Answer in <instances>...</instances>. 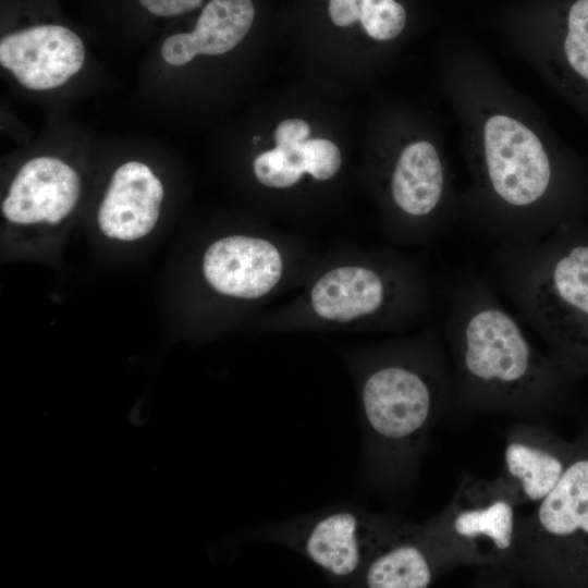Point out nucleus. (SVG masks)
Here are the masks:
<instances>
[{
	"mask_svg": "<svg viewBox=\"0 0 588 588\" xmlns=\"http://www.w3.org/2000/svg\"><path fill=\"white\" fill-rule=\"evenodd\" d=\"M446 338L464 392L480 401L538 402L574 377L532 344L492 287L473 274L450 282Z\"/></svg>",
	"mask_w": 588,
	"mask_h": 588,
	"instance_id": "nucleus-1",
	"label": "nucleus"
},
{
	"mask_svg": "<svg viewBox=\"0 0 588 588\" xmlns=\"http://www.w3.org/2000/svg\"><path fill=\"white\" fill-rule=\"evenodd\" d=\"M491 274L551 355L574 377L588 375V228L499 244Z\"/></svg>",
	"mask_w": 588,
	"mask_h": 588,
	"instance_id": "nucleus-2",
	"label": "nucleus"
},
{
	"mask_svg": "<svg viewBox=\"0 0 588 588\" xmlns=\"http://www.w3.org/2000/svg\"><path fill=\"white\" fill-rule=\"evenodd\" d=\"M440 378L407 360H388L365 377L360 393L364 461L371 476L397 474L415 456L434 415Z\"/></svg>",
	"mask_w": 588,
	"mask_h": 588,
	"instance_id": "nucleus-3",
	"label": "nucleus"
},
{
	"mask_svg": "<svg viewBox=\"0 0 588 588\" xmlns=\"http://www.w3.org/2000/svg\"><path fill=\"white\" fill-rule=\"evenodd\" d=\"M395 523L354 505H333L267 525L250 537L298 552L338 586L355 587Z\"/></svg>",
	"mask_w": 588,
	"mask_h": 588,
	"instance_id": "nucleus-4",
	"label": "nucleus"
},
{
	"mask_svg": "<svg viewBox=\"0 0 588 588\" xmlns=\"http://www.w3.org/2000/svg\"><path fill=\"white\" fill-rule=\"evenodd\" d=\"M514 498L497 478H464L448 506L422 526L456 564H497L515 546Z\"/></svg>",
	"mask_w": 588,
	"mask_h": 588,
	"instance_id": "nucleus-5",
	"label": "nucleus"
},
{
	"mask_svg": "<svg viewBox=\"0 0 588 588\" xmlns=\"http://www.w3.org/2000/svg\"><path fill=\"white\" fill-rule=\"evenodd\" d=\"M483 146L489 185L495 197L512 209L501 244L525 243V210L540 206L550 189L553 175L550 159L528 127L501 114L487 121Z\"/></svg>",
	"mask_w": 588,
	"mask_h": 588,
	"instance_id": "nucleus-6",
	"label": "nucleus"
},
{
	"mask_svg": "<svg viewBox=\"0 0 588 588\" xmlns=\"http://www.w3.org/2000/svg\"><path fill=\"white\" fill-rule=\"evenodd\" d=\"M531 542L540 562L572 584H588V455L573 458L536 510Z\"/></svg>",
	"mask_w": 588,
	"mask_h": 588,
	"instance_id": "nucleus-7",
	"label": "nucleus"
},
{
	"mask_svg": "<svg viewBox=\"0 0 588 588\" xmlns=\"http://www.w3.org/2000/svg\"><path fill=\"white\" fill-rule=\"evenodd\" d=\"M85 47L72 29L59 24H38L5 35L0 41V64L30 90L64 85L79 72Z\"/></svg>",
	"mask_w": 588,
	"mask_h": 588,
	"instance_id": "nucleus-8",
	"label": "nucleus"
},
{
	"mask_svg": "<svg viewBox=\"0 0 588 588\" xmlns=\"http://www.w3.org/2000/svg\"><path fill=\"white\" fill-rule=\"evenodd\" d=\"M454 564L422 524H395L367 562L355 587L425 588Z\"/></svg>",
	"mask_w": 588,
	"mask_h": 588,
	"instance_id": "nucleus-9",
	"label": "nucleus"
},
{
	"mask_svg": "<svg viewBox=\"0 0 588 588\" xmlns=\"http://www.w3.org/2000/svg\"><path fill=\"white\" fill-rule=\"evenodd\" d=\"M79 194L81 179L69 163L57 157L39 156L19 170L1 210L15 224H56L71 213Z\"/></svg>",
	"mask_w": 588,
	"mask_h": 588,
	"instance_id": "nucleus-10",
	"label": "nucleus"
},
{
	"mask_svg": "<svg viewBox=\"0 0 588 588\" xmlns=\"http://www.w3.org/2000/svg\"><path fill=\"white\" fill-rule=\"evenodd\" d=\"M282 258L270 242L232 235L213 242L206 250L203 271L217 292L244 299L269 293L282 275Z\"/></svg>",
	"mask_w": 588,
	"mask_h": 588,
	"instance_id": "nucleus-11",
	"label": "nucleus"
},
{
	"mask_svg": "<svg viewBox=\"0 0 588 588\" xmlns=\"http://www.w3.org/2000/svg\"><path fill=\"white\" fill-rule=\"evenodd\" d=\"M161 181L145 163L127 161L112 174L99 205L97 222L110 238L131 242L156 226L163 200Z\"/></svg>",
	"mask_w": 588,
	"mask_h": 588,
	"instance_id": "nucleus-12",
	"label": "nucleus"
},
{
	"mask_svg": "<svg viewBox=\"0 0 588 588\" xmlns=\"http://www.w3.org/2000/svg\"><path fill=\"white\" fill-rule=\"evenodd\" d=\"M254 15L252 0H211L191 33H176L164 39L161 57L168 64L179 66L197 54H223L246 36Z\"/></svg>",
	"mask_w": 588,
	"mask_h": 588,
	"instance_id": "nucleus-13",
	"label": "nucleus"
},
{
	"mask_svg": "<svg viewBox=\"0 0 588 588\" xmlns=\"http://www.w3.org/2000/svg\"><path fill=\"white\" fill-rule=\"evenodd\" d=\"M383 275L366 267H340L314 285L311 306L321 318L351 321L379 311L389 298Z\"/></svg>",
	"mask_w": 588,
	"mask_h": 588,
	"instance_id": "nucleus-14",
	"label": "nucleus"
},
{
	"mask_svg": "<svg viewBox=\"0 0 588 588\" xmlns=\"http://www.w3.org/2000/svg\"><path fill=\"white\" fill-rule=\"evenodd\" d=\"M443 189V167L432 144L419 140L405 147L391 180L397 208L415 218L430 216L439 206Z\"/></svg>",
	"mask_w": 588,
	"mask_h": 588,
	"instance_id": "nucleus-15",
	"label": "nucleus"
},
{
	"mask_svg": "<svg viewBox=\"0 0 588 588\" xmlns=\"http://www.w3.org/2000/svg\"><path fill=\"white\" fill-rule=\"evenodd\" d=\"M572 460L554 446L525 440H512L503 455L498 477L515 502H540L555 487Z\"/></svg>",
	"mask_w": 588,
	"mask_h": 588,
	"instance_id": "nucleus-16",
	"label": "nucleus"
},
{
	"mask_svg": "<svg viewBox=\"0 0 588 588\" xmlns=\"http://www.w3.org/2000/svg\"><path fill=\"white\" fill-rule=\"evenodd\" d=\"M302 144L292 147L275 146L259 155L254 162L257 180L275 188L294 185L305 172Z\"/></svg>",
	"mask_w": 588,
	"mask_h": 588,
	"instance_id": "nucleus-17",
	"label": "nucleus"
},
{
	"mask_svg": "<svg viewBox=\"0 0 588 588\" xmlns=\"http://www.w3.org/2000/svg\"><path fill=\"white\" fill-rule=\"evenodd\" d=\"M564 49L572 68L588 81V0H577L569 10Z\"/></svg>",
	"mask_w": 588,
	"mask_h": 588,
	"instance_id": "nucleus-18",
	"label": "nucleus"
},
{
	"mask_svg": "<svg viewBox=\"0 0 588 588\" xmlns=\"http://www.w3.org/2000/svg\"><path fill=\"white\" fill-rule=\"evenodd\" d=\"M359 21L370 37L388 40L396 37L403 30L406 13L402 4L391 0L366 9Z\"/></svg>",
	"mask_w": 588,
	"mask_h": 588,
	"instance_id": "nucleus-19",
	"label": "nucleus"
},
{
	"mask_svg": "<svg viewBox=\"0 0 588 588\" xmlns=\"http://www.w3.org/2000/svg\"><path fill=\"white\" fill-rule=\"evenodd\" d=\"M301 148L305 172L316 180H328L338 173L342 157L335 144L328 139L314 138L305 140Z\"/></svg>",
	"mask_w": 588,
	"mask_h": 588,
	"instance_id": "nucleus-20",
	"label": "nucleus"
},
{
	"mask_svg": "<svg viewBox=\"0 0 588 588\" xmlns=\"http://www.w3.org/2000/svg\"><path fill=\"white\" fill-rule=\"evenodd\" d=\"M391 0H330L329 15L338 26H348L359 21L363 12L378 3Z\"/></svg>",
	"mask_w": 588,
	"mask_h": 588,
	"instance_id": "nucleus-21",
	"label": "nucleus"
},
{
	"mask_svg": "<svg viewBox=\"0 0 588 588\" xmlns=\"http://www.w3.org/2000/svg\"><path fill=\"white\" fill-rule=\"evenodd\" d=\"M309 135L310 127L307 122L302 119H286L278 125L274 140L277 146L292 147L307 140Z\"/></svg>",
	"mask_w": 588,
	"mask_h": 588,
	"instance_id": "nucleus-22",
	"label": "nucleus"
},
{
	"mask_svg": "<svg viewBox=\"0 0 588 588\" xmlns=\"http://www.w3.org/2000/svg\"><path fill=\"white\" fill-rule=\"evenodd\" d=\"M139 2L152 15L171 17L195 10L203 0H139Z\"/></svg>",
	"mask_w": 588,
	"mask_h": 588,
	"instance_id": "nucleus-23",
	"label": "nucleus"
}]
</instances>
